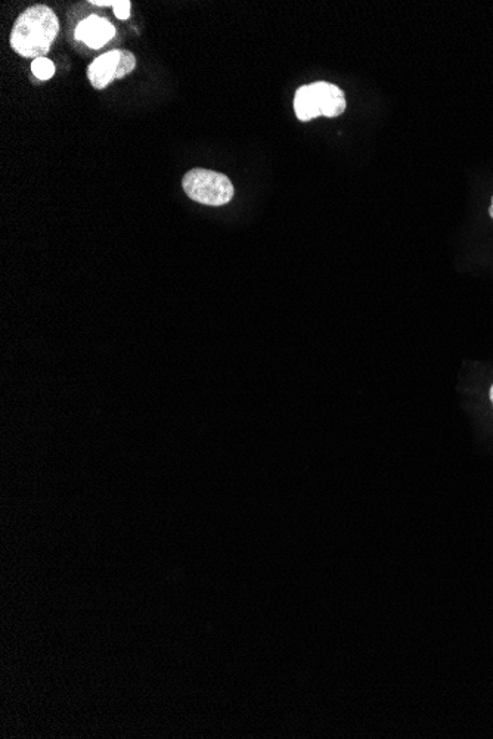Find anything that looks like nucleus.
I'll list each match as a JSON object with an SVG mask.
<instances>
[{
    "instance_id": "obj_11",
    "label": "nucleus",
    "mask_w": 493,
    "mask_h": 739,
    "mask_svg": "<svg viewBox=\"0 0 493 739\" xmlns=\"http://www.w3.org/2000/svg\"><path fill=\"white\" fill-rule=\"evenodd\" d=\"M489 397H491V402H492V405H493V385L491 387V393H489Z\"/></svg>"
},
{
    "instance_id": "obj_9",
    "label": "nucleus",
    "mask_w": 493,
    "mask_h": 739,
    "mask_svg": "<svg viewBox=\"0 0 493 739\" xmlns=\"http://www.w3.org/2000/svg\"><path fill=\"white\" fill-rule=\"evenodd\" d=\"M130 5L132 3L129 0H117L116 5H114V14H116V17L120 18V20H127L130 17Z\"/></svg>"
},
{
    "instance_id": "obj_2",
    "label": "nucleus",
    "mask_w": 493,
    "mask_h": 739,
    "mask_svg": "<svg viewBox=\"0 0 493 739\" xmlns=\"http://www.w3.org/2000/svg\"><path fill=\"white\" fill-rule=\"evenodd\" d=\"M182 188L195 203L212 207L225 206L235 194L228 176L206 169H194L186 173Z\"/></svg>"
},
{
    "instance_id": "obj_1",
    "label": "nucleus",
    "mask_w": 493,
    "mask_h": 739,
    "mask_svg": "<svg viewBox=\"0 0 493 739\" xmlns=\"http://www.w3.org/2000/svg\"><path fill=\"white\" fill-rule=\"evenodd\" d=\"M60 33L57 14L46 5L26 9L15 21L11 31V46L24 58H45Z\"/></svg>"
},
{
    "instance_id": "obj_3",
    "label": "nucleus",
    "mask_w": 493,
    "mask_h": 739,
    "mask_svg": "<svg viewBox=\"0 0 493 739\" xmlns=\"http://www.w3.org/2000/svg\"><path fill=\"white\" fill-rule=\"evenodd\" d=\"M114 36H116V29L113 24L96 15L83 20L76 29V39L82 40L92 49L102 48Z\"/></svg>"
},
{
    "instance_id": "obj_10",
    "label": "nucleus",
    "mask_w": 493,
    "mask_h": 739,
    "mask_svg": "<svg viewBox=\"0 0 493 739\" xmlns=\"http://www.w3.org/2000/svg\"><path fill=\"white\" fill-rule=\"evenodd\" d=\"M92 5H98V6H110V5H116V2H113V0H107V2H104V0H93Z\"/></svg>"
},
{
    "instance_id": "obj_6",
    "label": "nucleus",
    "mask_w": 493,
    "mask_h": 739,
    "mask_svg": "<svg viewBox=\"0 0 493 739\" xmlns=\"http://www.w3.org/2000/svg\"><path fill=\"white\" fill-rule=\"evenodd\" d=\"M294 111H296L297 119L302 121H309L322 116L312 85L302 86L297 90L296 96H294Z\"/></svg>"
},
{
    "instance_id": "obj_12",
    "label": "nucleus",
    "mask_w": 493,
    "mask_h": 739,
    "mask_svg": "<svg viewBox=\"0 0 493 739\" xmlns=\"http://www.w3.org/2000/svg\"><path fill=\"white\" fill-rule=\"evenodd\" d=\"M491 216L493 217V198H492V206H491Z\"/></svg>"
},
{
    "instance_id": "obj_5",
    "label": "nucleus",
    "mask_w": 493,
    "mask_h": 739,
    "mask_svg": "<svg viewBox=\"0 0 493 739\" xmlns=\"http://www.w3.org/2000/svg\"><path fill=\"white\" fill-rule=\"evenodd\" d=\"M120 51H111L101 55L89 65L88 77L93 88L101 90L107 88L116 79L119 68Z\"/></svg>"
},
{
    "instance_id": "obj_8",
    "label": "nucleus",
    "mask_w": 493,
    "mask_h": 739,
    "mask_svg": "<svg viewBox=\"0 0 493 739\" xmlns=\"http://www.w3.org/2000/svg\"><path fill=\"white\" fill-rule=\"evenodd\" d=\"M136 67V58L132 52L120 51L119 68H117L116 79H123L127 74L132 73Z\"/></svg>"
},
{
    "instance_id": "obj_4",
    "label": "nucleus",
    "mask_w": 493,
    "mask_h": 739,
    "mask_svg": "<svg viewBox=\"0 0 493 739\" xmlns=\"http://www.w3.org/2000/svg\"><path fill=\"white\" fill-rule=\"evenodd\" d=\"M312 88L322 116L333 119V117H339L340 114L344 113L346 98H344L343 90L327 82L313 83Z\"/></svg>"
},
{
    "instance_id": "obj_7",
    "label": "nucleus",
    "mask_w": 493,
    "mask_h": 739,
    "mask_svg": "<svg viewBox=\"0 0 493 739\" xmlns=\"http://www.w3.org/2000/svg\"><path fill=\"white\" fill-rule=\"evenodd\" d=\"M31 71H33V74L37 79L45 82V80L52 79V76H54L55 65L54 62L48 60V58H37V60H34L33 64H31Z\"/></svg>"
}]
</instances>
